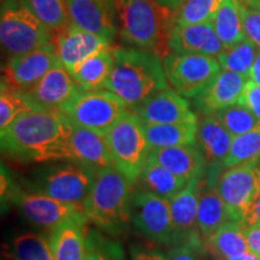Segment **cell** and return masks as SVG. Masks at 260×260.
Masks as SVG:
<instances>
[{"label": "cell", "mask_w": 260, "mask_h": 260, "mask_svg": "<svg viewBox=\"0 0 260 260\" xmlns=\"http://www.w3.org/2000/svg\"><path fill=\"white\" fill-rule=\"evenodd\" d=\"M69 128L59 110H31L0 132L2 149L34 161L71 160Z\"/></svg>", "instance_id": "cell-1"}, {"label": "cell", "mask_w": 260, "mask_h": 260, "mask_svg": "<svg viewBox=\"0 0 260 260\" xmlns=\"http://www.w3.org/2000/svg\"><path fill=\"white\" fill-rule=\"evenodd\" d=\"M115 64L105 89L121 98L129 110L169 86L162 59L154 51L115 48Z\"/></svg>", "instance_id": "cell-2"}, {"label": "cell", "mask_w": 260, "mask_h": 260, "mask_svg": "<svg viewBox=\"0 0 260 260\" xmlns=\"http://www.w3.org/2000/svg\"><path fill=\"white\" fill-rule=\"evenodd\" d=\"M134 184L113 165L96 170L92 189L83 204L88 222L105 232H121L132 220Z\"/></svg>", "instance_id": "cell-3"}, {"label": "cell", "mask_w": 260, "mask_h": 260, "mask_svg": "<svg viewBox=\"0 0 260 260\" xmlns=\"http://www.w3.org/2000/svg\"><path fill=\"white\" fill-rule=\"evenodd\" d=\"M104 138L113 167L136 183L152 151L146 138L144 123L129 110Z\"/></svg>", "instance_id": "cell-4"}, {"label": "cell", "mask_w": 260, "mask_h": 260, "mask_svg": "<svg viewBox=\"0 0 260 260\" xmlns=\"http://www.w3.org/2000/svg\"><path fill=\"white\" fill-rule=\"evenodd\" d=\"M54 34L22 0H4L0 16V40L9 56L16 57L53 42Z\"/></svg>", "instance_id": "cell-5"}, {"label": "cell", "mask_w": 260, "mask_h": 260, "mask_svg": "<svg viewBox=\"0 0 260 260\" xmlns=\"http://www.w3.org/2000/svg\"><path fill=\"white\" fill-rule=\"evenodd\" d=\"M59 111L74 124L104 136L129 111V107L121 98L107 89L81 90Z\"/></svg>", "instance_id": "cell-6"}, {"label": "cell", "mask_w": 260, "mask_h": 260, "mask_svg": "<svg viewBox=\"0 0 260 260\" xmlns=\"http://www.w3.org/2000/svg\"><path fill=\"white\" fill-rule=\"evenodd\" d=\"M118 34L125 44L153 51L162 38L161 16L152 0H113Z\"/></svg>", "instance_id": "cell-7"}, {"label": "cell", "mask_w": 260, "mask_h": 260, "mask_svg": "<svg viewBox=\"0 0 260 260\" xmlns=\"http://www.w3.org/2000/svg\"><path fill=\"white\" fill-rule=\"evenodd\" d=\"M214 188L222 198L232 220L246 225L260 190L259 161L225 169L217 177Z\"/></svg>", "instance_id": "cell-8"}, {"label": "cell", "mask_w": 260, "mask_h": 260, "mask_svg": "<svg viewBox=\"0 0 260 260\" xmlns=\"http://www.w3.org/2000/svg\"><path fill=\"white\" fill-rule=\"evenodd\" d=\"M168 82L184 98H195L222 70L217 58L203 54L169 53L162 59Z\"/></svg>", "instance_id": "cell-9"}, {"label": "cell", "mask_w": 260, "mask_h": 260, "mask_svg": "<svg viewBox=\"0 0 260 260\" xmlns=\"http://www.w3.org/2000/svg\"><path fill=\"white\" fill-rule=\"evenodd\" d=\"M132 222L151 241L172 246L174 225L169 199L144 189L134 190L132 197Z\"/></svg>", "instance_id": "cell-10"}, {"label": "cell", "mask_w": 260, "mask_h": 260, "mask_svg": "<svg viewBox=\"0 0 260 260\" xmlns=\"http://www.w3.org/2000/svg\"><path fill=\"white\" fill-rule=\"evenodd\" d=\"M96 170L79 161L57 165L42 175L40 193L71 205H81L92 189Z\"/></svg>", "instance_id": "cell-11"}, {"label": "cell", "mask_w": 260, "mask_h": 260, "mask_svg": "<svg viewBox=\"0 0 260 260\" xmlns=\"http://www.w3.org/2000/svg\"><path fill=\"white\" fill-rule=\"evenodd\" d=\"M14 203L28 220L35 225L53 232L57 226L80 213H84L83 206L63 203L44 193L14 190Z\"/></svg>", "instance_id": "cell-12"}, {"label": "cell", "mask_w": 260, "mask_h": 260, "mask_svg": "<svg viewBox=\"0 0 260 260\" xmlns=\"http://www.w3.org/2000/svg\"><path fill=\"white\" fill-rule=\"evenodd\" d=\"M59 63L54 44L12 57L6 65L2 82L19 92H25Z\"/></svg>", "instance_id": "cell-13"}, {"label": "cell", "mask_w": 260, "mask_h": 260, "mask_svg": "<svg viewBox=\"0 0 260 260\" xmlns=\"http://www.w3.org/2000/svg\"><path fill=\"white\" fill-rule=\"evenodd\" d=\"M53 44L58 60L70 74L90 57L111 47L109 40L83 30L74 23L54 34Z\"/></svg>", "instance_id": "cell-14"}, {"label": "cell", "mask_w": 260, "mask_h": 260, "mask_svg": "<svg viewBox=\"0 0 260 260\" xmlns=\"http://www.w3.org/2000/svg\"><path fill=\"white\" fill-rule=\"evenodd\" d=\"M130 111L134 112L144 124H176L198 121L186 98L169 87L147 98Z\"/></svg>", "instance_id": "cell-15"}, {"label": "cell", "mask_w": 260, "mask_h": 260, "mask_svg": "<svg viewBox=\"0 0 260 260\" xmlns=\"http://www.w3.org/2000/svg\"><path fill=\"white\" fill-rule=\"evenodd\" d=\"M71 23L111 42L118 34L113 0H67Z\"/></svg>", "instance_id": "cell-16"}, {"label": "cell", "mask_w": 260, "mask_h": 260, "mask_svg": "<svg viewBox=\"0 0 260 260\" xmlns=\"http://www.w3.org/2000/svg\"><path fill=\"white\" fill-rule=\"evenodd\" d=\"M81 90L69 71L58 63L31 88L22 93L39 110H59Z\"/></svg>", "instance_id": "cell-17"}, {"label": "cell", "mask_w": 260, "mask_h": 260, "mask_svg": "<svg viewBox=\"0 0 260 260\" xmlns=\"http://www.w3.org/2000/svg\"><path fill=\"white\" fill-rule=\"evenodd\" d=\"M168 48L174 53L203 54L217 58L225 46L214 31L212 22L188 25H169Z\"/></svg>", "instance_id": "cell-18"}, {"label": "cell", "mask_w": 260, "mask_h": 260, "mask_svg": "<svg viewBox=\"0 0 260 260\" xmlns=\"http://www.w3.org/2000/svg\"><path fill=\"white\" fill-rule=\"evenodd\" d=\"M248 79L242 75L220 70L193 98L194 105L203 115H213L240 102Z\"/></svg>", "instance_id": "cell-19"}, {"label": "cell", "mask_w": 260, "mask_h": 260, "mask_svg": "<svg viewBox=\"0 0 260 260\" xmlns=\"http://www.w3.org/2000/svg\"><path fill=\"white\" fill-rule=\"evenodd\" d=\"M203 178H195L169 199L174 225L172 246L203 239L198 226V194Z\"/></svg>", "instance_id": "cell-20"}, {"label": "cell", "mask_w": 260, "mask_h": 260, "mask_svg": "<svg viewBox=\"0 0 260 260\" xmlns=\"http://www.w3.org/2000/svg\"><path fill=\"white\" fill-rule=\"evenodd\" d=\"M148 160L160 165L187 182L203 178L207 167L197 145L153 148L149 153Z\"/></svg>", "instance_id": "cell-21"}, {"label": "cell", "mask_w": 260, "mask_h": 260, "mask_svg": "<svg viewBox=\"0 0 260 260\" xmlns=\"http://www.w3.org/2000/svg\"><path fill=\"white\" fill-rule=\"evenodd\" d=\"M233 139L234 136L224 128L216 115H203L198 118L195 145L205 158L206 165L212 167L216 171L223 168Z\"/></svg>", "instance_id": "cell-22"}, {"label": "cell", "mask_w": 260, "mask_h": 260, "mask_svg": "<svg viewBox=\"0 0 260 260\" xmlns=\"http://www.w3.org/2000/svg\"><path fill=\"white\" fill-rule=\"evenodd\" d=\"M69 145L71 160L100 170L112 165L105 138L99 133L70 122Z\"/></svg>", "instance_id": "cell-23"}, {"label": "cell", "mask_w": 260, "mask_h": 260, "mask_svg": "<svg viewBox=\"0 0 260 260\" xmlns=\"http://www.w3.org/2000/svg\"><path fill=\"white\" fill-rule=\"evenodd\" d=\"M86 214L80 213L57 226L50 236L53 260H83L86 251Z\"/></svg>", "instance_id": "cell-24"}, {"label": "cell", "mask_w": 260, "mask_h": 260, "mask_svg": "<svg viewBox=\"0 0 260 260\" xmlns=\"http://www.w3.org/2000/svg\"><path fill=\"white\" fill-rule=\"evenodd\" d=\"M229 220L230 214L214 183L203 177L198 194V226L204 242Z\"/></svg>", "instance_id": "cell-25"}, {"label": "cell", "mask_w": 260, "mask_h": 260, "mask_svg": "<svg viewBox=\"0 0 260 260\" xmlns=\"http://www.w3.org/2000/svg\"><path fill=\"white\" fill-rule=\"evenodd\" d=\"M113 50L115 48L110 47L99 52L71 73V76L81 89L87 92L105 89L107 80L115 64Z\"/></svg>", "instance_id": "cell-26"}, {"label": "cell", "mask_w": 260, "mask_h": 260, "mask_svg": "<svg viewBox=\"0 0 260 260\" xmlns=\"http://www.w3.org/2000/svg\"><path fill=\"white\" fill-rule=\"evenodd\" d=\"M146 138L153 148L195 145L198 121L176 124H144Z\"/></svg>", "instance_id": "cell-27"}, {"label": "cell", "mask_w": 260, "mask_h": 260, "mask_svg": "<svg viewBox=\"0 0 260 260\" xmlns=\"http://www.w3.org/2000/svg\"><path fill=\"white\" fill-rule=\"evenodd\" d=\"M243 226L245 225L241 223L229 220L205 241L207 251L216 258H229L251 252L243 233Z\"/></svg>", "instance_id": "cell-28"}, {"label": "cell", "mask_w": 260, "mask_h": 260, "mask_svg": "<svg viewBox=\"0 0 260 260\" xmlns=\"http://www.w3.org/2000/svg\"><path fill=\"white\" fill-rule=\"evenodd\" d=\"M139 181L142 189L165 199H170L188 184L186 180L151 160L147 161Z\"/></svg>", "instance_id": "cell-29"}, {"label": "cell", "mask_w": 260, "mask_h": 260, "mask_svg": "<svg viewBox=\"0 0 260 260\" xmlns=\"http://www.w3.org/2000/svg\"><path fill=\"white\" fill-rule=\"evenodd\" d=\"M212 25L225 47L246 38L237 0H223L212 19Z\"/></svg>", "instance_id": "cell-30"}, {"label": "cell", "mask_w": 260, "mask_h": 260, "mask_svg": "<svg viewBox=\"0 0 260 260\" xmlns=\"http://www.w3.org/2000/svg\"><path fill=\"white\" fill-rule=\"evenodd\" d=\"M53 34H57L71 23L67 0H22Z\"/></svg>", "instance_id": "cell-31"}, {"label": "cell", "mask_w": 260, "mask_h": 260, "mask_svg": "<svg viewBox=\"0 0 260 260\" xmlns=\"http://www.w3.org/2000/svg\"><path fill=\"white\" fill-rule=\"evenodd\" d=\"M258 50L251 40L245 38L242 41L224 48L217 59L223 70L242 75L248 79Z\"/></svg>", "instance_id": "cell-32"}, {"label": "cell", "mask_w": 260, "mask_h": 260, "mask_svg": "<svg viewBox=\"0 0 260 260\" xmlns=\"http://www.w3.org/2000/svg\"><path fill=\"white\" fill-rule=\"evenodd\" d=\"M223 0H186L172 12L170 25L209 23L218 11Z\"/></svg>", "instance_id": "cell-33"}, {"label": "cell", "mask_w": 260, "mask_h": 260, "mask_svg": "<svg viewBox=\"0 0 260 260\" xmlns=\"http://www.w3.org/2000/svg\"><path fill=\"white\" fill-rule=\"evenodd\" d=\"M260 159V128L247 134L234 136L232 147L223 162L224 169H232Z\"/></svg>", "instance_id": "cell-34"}, {"label": "cell", "mask_w": 260, "mask_h": 260, "mask_svg": "<svg viewBox=\"0 0 260 260\" xmlns=\"http://www.w3.org/2000/svg\"><path fill=\"white\" fill-rule=\"evenodd\" d=\"M15 260H53L50 239L37 233L19 234L12 241Z\"/></svg>", "instance_id": "cell-35"}, {"label": "cell", "mask_w": 260, "mask_h": 260, "mask_svg": "<svg viewBox=\"0 0 260 260\" xmlns=\"http://www.w3.org/2000/svg\"><path fill=\"white\" fill-rule=\"evenodd\" d=\"M39 110L30 103V100L23 93L16 90L8 84L2 82V92H0V132L18 118L22 113Z\"/></svg>", "instance_id": "cell-36"}, {"label": "cell", "mask_w": 260, "mask_h": 260, "mask_svg": "<svg viewBox=\"0 0 260 260\" xmlns=\"http://www.w3.org/2000/svg\"><path fill=\"white\" fill-rule=\"evenodd\" d=\"M233 136H240L260 128V121L241 104H234L222 111L213 113Z\"/></svg>", "instance_id": "cell-37"}, {"label": "cell", "mask_w": 260, "mask_h": 260, "mask_svg": "<svg viewBox=\"0 0 260 260\" xmlns=\"http://www.w3.org/2000/svg\"><path fill=\"white\" fill-rule=\"evenodd\" d=\"M123 252L117 242L89 230L86 236V251L83 260H122Z\"/></svg>", "instance_id": "cell-38"}, {"label": "cell", "mask_w": 260, "mask_h": 260, "mask_svg": "<svg viewBox=\"0 0 260 260\" xmlns=\"http://www.w3.org/2000/svg\"><path fill=\"white\" fill-rule=\"evenodd\" d=\"M237 2H239L246 38L260 50V10L241 0H237Z\"/></svg>", "instance_id": "cell-39"}, {"label": "cell", "mask_w": 260, "mask_h": 260, "mask_svg": "<svg viewBox=\"0 0 260 260\" xmlns=\"http://www.w3.org/2000/svg\"><path fill=\"white\" fill-rule=\"evenodd\" d=\"M206 251L207 248L203 239L193 240L172 247L165 254V260H204Z\"/></svg>", "instance_id": "cell-40"}, {"label": "cell", "mask_w": 260, "mask_h": 260, "mask_svg": "<svg viewBox=\"0 0 260 260\" xmlns=\"http://www.w3.org/2000/svg\"><path fill=\"white\" fill-rule=\"evenodd\" d=\"M239 104L246 106L247 109L254 115L260 121V86L253 82L247 81L245 88H243L242 95L240 98Z\"/></svg>", "instance_id": "cell-41"}, {"label": "cell", "mask_w": 260, "mask_h": 260, "mask_svg": "<svg viewBox=\"0 0 260 260\" xmlns=\"http://www.w3.org/2000/svg\"><path fill=\"white\" fill-rule=\"evenodd\" d=\"M243 233L252 253L260 255V223L247 224L243 226Z\"/></svg>", "instance_id": "cell-42"}, {"label": "cell", "mask_w": 260, "mask_h": 260, "mask_svg": "<svg viewBox=\"0 0 260 260\" xmlns=\"http://www.w3.org/2000/svg\"><path fill=\"white\" fill-rule=\"evenodd\" d=\"M132 260H165V254L154 249L136 248L132 253Z\"/></svg>", "instance_id": "cell-43"}, {"label": "cell", "mask_w": 260, "mask_h": 260, "mask_svg": "<svg viewBox=\"0 0 260 260\" xmlns=\"http://www.w3.org/2000/svg\"><path fill=\"white\" fill-rule=\"evenodd\" d=\"M248 80L253 81V82L260 86V50H258L254 63L252 65V69H251V73H249Z\"/></svg>", "instance_id": "cell-44"}, {"label": "cell", "mask_w": 260, "mask_h": 260, "mask_svg": "<svg viewBox=\"0 0 260 260\" xmlns=\"http://www.w3.org/2000/svg\"><path fill=\"white\" fill-rule=\"evenodd\" d=\"M157 3L158 6H160L164 10H170L174 12L175 10H177L180 6L183 4L186 0H154Z\"/></svg>", "instance_id": "cell-45"}, {"label": "cell", "mask_w": 260, "mask_h": 260, "mask_svg": "<svg viewBox=\"0 0 260 260\" xmlns=\"http://www.w3.org/2000/svg\"><path fill=\"white\" fill-rule=\"evenodd\" d=\"M216 260H260V255H256L252 252H247L243 254L229 256V258H216Z\"/></svg>", "instance_id": "cell-46"}, {"label": "cell", "mask_w": 260, "mask_h": 260, "mask_svg": "<svg viewBox=\"0 0 260 260\" xmlns=\"http://www.w3.org/2000/svg\"><path fill=\"white\" fill-rule=\"evenodd\" d=\"M253 223H260V190H259V195H258V199H256L254 209H253L251 217H249L248 222H247V224H253Z\"/></svg>", "instance_id": "cell-47"}, {"label": "cell", "mask_w": 260, "mask_h": 260, "mask_svg": "<svg viewBox=\"0 0 260 260\" xmlns=\"http://www.w3.org/2000/svg\"><path fill=\"white\" fill-rule=\"evenodd\" d=\"M241 2H242V0H241ZM247 4L251 5V6H254V8H256V9H259V10H260V0H253V2H251V3H247Z\"/></svg>", "instance_id": "cell-48"}, {"label": "cell", "mask_w": 260, "mask_h": 260, "mask_svg": "<svg viewBox=\"0 0 260 260\" xmlns=\"http://www.w3.org/2000/svg\"><path fill=\"white\" fill-rule=\"evenodd\" d=\"M242 2H245V3H251V2H253V0H242Z\"/></svg>", "instance_id": "cell-49"}]
</instances>
